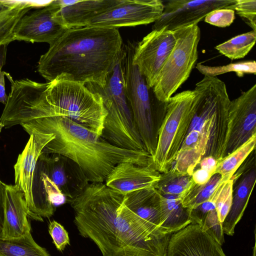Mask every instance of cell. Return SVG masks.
I'll return each instance as SVG.
<instances>
[{"instance_id": "obj_2", "label": "cell", "mask_w": 256, "mask_h": 256, "mask_svg": "<svg viewBox=\"0 0 256 256\" xmlns=\"http://www.w3.org/2000/svg\"><path fill=\"white\" fill-rule=\"evenodd\" d=\"M123 46L117 28H70L40 56L38 70L48 82L60 79L102 86Z\"/></svg>"}, {"instance_id": "obj_3", "label": "cell", "mask_w": 256, "mask_h": 256, "mask_svg": "<svg viewBox=\"0 0 256 256\" xmlns=\"http://www.w3.org/2000/svg\"><path fill=\"white\" fill-rule=\"evenodd\" d=\"M26 132L35 130L52 134L54 138L41 153L57 154L76 162L88 181L103 182L118 164L129 162L152 166V156L146 151L114 146L88 128L68 118L52 116L36 118L20 124Z\"/></svg>"}, {"instance_id": "obj_31", "label": "cell", "mask_w": 256, "mask_h": 256, "mask_svg": "<svg viewBox=\"0 0 256 256\" xmlns=\"http://www.w3.org/2000/svg\"><path fill=\"white\" fill-rule=\"evenodd\" d=\"M232 10L236 14L256 32V0H236Z\"/></svg>"}, {"instance_id": "obj_15", "label": "cell", "mask_w": 256, "mask_h": 256, "mask_svg": "<svg viewBox=\"0 0 256 256\" xmlns=\"http://www.w3.org/2000/svg\"><path fill=\"white\" fill-rule=\"evenodd\" d=\"M29 140L14 166V185L24 194L32 218L33 198L32 185L38 160L45 146L54 137L52 134H44L35 130L26 131Z\"/></svg>"}, {"instance_id": "obj_40", "label": "cell", "mask_w": 256, "mask_h": 256, "mask_svg": "<svg viewBox=\"0 0 256 256\" xmlns=\"http://www.w3.org/2000/svg\"><path fill=\"white\" fill-rule=\"evenodd\" d=\"M13 1L0 0V12L8 7Z\"/></svg>"}, {"instance_id": "obj_8", "label": "cell", "mask_w": 256, "mask_h": 256, "mask_svg": "<svg viewBox=\"0 0 256 256\" xmlns=\"http://www.w3.org/2000/svg\"><path fill=\"white\" fill-rule=\"evenodd\" d=\"M174 46L160 70L152 88L161 102H167L190 76L198 58L200 30L198 24L177 28Z\"/></svg>"}, {"instance_id": "obj_37", "label": "cell", "mask_w": 256, "mask_h": 256, "mask_svg": "<svg viewBox=\"0 0 256 256\" xmlns=\"http://www.w3.org/2000/svg\"><path fill=\"white\" fill-rule=\"evenodd\" d=\"M212 176V175L208 172L202 168L194 170L192 175L194 182L198 184H203L206 183Z\"/></svg>"}, {"instance_id": "obj_36", "label": "cell", "mask_w": 256, "mask_h": 256, "mask_svg": "<svg viewBox=\"0 0 256 256\" xmlns=\"http://www.w3.org/2000/svg\"><path fill=\"white\" fill-rule=\"evenodd\" d=\"M218 160L212 156H208L202 158L198 164L200 168L208 172L211 175H213L216 169Z\"/></svg>"}, {"instance_id": "obj_11", "label": "cell", "mask_w": 256, "mask_h": 256, "mask_svg": "<svg viewBox=\"0 0 256 256\" xmlns=\"http://www.w3.org/2000/svg\"><path fill=\"white\" fill-rule=\"evenodd\" d=\"M236 0H170L163 1L164 10L154 22L152 30L174 31L182 27L198 24L213 10L231 9Z\"/></svg>"}, {"instance_id": "obj_17", "label": "cell", "mask_w": 256, "mask_h": 256, "mask_svg": "<svg viewBox=\"0 0 256 256\" xmlns=\"http://www.w3.org/2000/svg\"><path fill=\"white\" fill-rule=\"evenodd\" d=\"M160 175L152 166L122 162L113 168L105 180V184L125 195L137 190L155 186Z\"/></svg>"}, {"instance_id": "obj_7", "label": "cell", "mask_w": 256, "mask_h": 256, "mask_svg": "<svg viewBox=\"0 0 256 256\" xmlns=\"http://www.w3.org/2000/svg\"><path fill=\"white\" fill-rule=\"evenodd\" d=\"M198 98L194 90H187L167 102L152 156L153 167L160 174L170 169L177 156L194 115Z\"/></svg>"}, {"instance_id": "obj_1", "label": "cell", "mask_w": 256, "mask_h": 256, "mask_svg": "<svg viewBox=\"0 0 256 256\" xmlns=\"http://www.w3.org/2000/svg\"><path fill=\"white\" fill-rule=\"evenodd\" d=\"M124 195L103 182H90L70 202L80 234L103 256H167L172 234L138 218L123 204Z\"/></svg>"}, {"instance_id": "obj_33", "label": "cell", "mask_w": 256, "mask_h": 256, "mask_svg": "<svg viewBox=\"0 0 256 256\" xmlns=\"http://www.w3.org/2000/svg\"><path fill=\"white\" fill-rule=\"evenodd\" d=\"M235 12L228 8H219L212 10L204 18V22L220 28L230 26L235 18Z\"/></svg>"}, {"instance_id": "obj_32", "label": "cell", "mask_w": 256, "mask_h": 256, "mask_svg": "<svg viewBox=\"0 0 256 256\" xmlns=\"http://www.w3.org/2000/svg\"><path fill=\"white\" fill-rule=\"evenodd\" d=\"M203 230L222 246L224 242L222 222L218 218L216 209L208 212L202 226Z\"/></svg>"}, {"instance_id": "obj_22", "label": "cell", "mask_w": 256, "mask_h": 256, "mask_svg": "<svg viewBox=\"0 0 256 256\" xmlns=\"http://www.w3.org/2000/svg\"><path fill=\"white\" fill-rule=\"evenodd\" d=\"M160 194V228L163 232L172 234L192 223L190 210L183 206L180 196Z\"/></svg>"}, {"instance_id": "obj_38", "label": "cell", "mask_w": 256, "mask_h": 256, "mask_svg": "<svg viewBox=\"0 0 256 256\" xmlns=\"http://www.w3.org/2000/svg\"><path fill=\"white\" fill-rule=\"evenodd\" d=\"M4 74V72H2L0 68V102L6 104L8 96L6 93Z\"/></svg>"}, {"instance_id": "obj_23", "label": "cell", "mask_w": 256, "mask_h": 256, "mask_svg": "<svg viewBox=\"0 0 256 256\" xmlns=\"http://www.w3.org/2000/svg\"><path fill=\"white\" fill-rule=\"evenodd\" d=\"M46 4H40L30 2L13 1L8 7L1 11L0 12V46L8 45L14 40L15 28L24 15L33 8L42 7Z\"/></svg>"}, {"instance_id": "obj_16", "label": "cell", "mask_w": 256, "mask_h": 256, "mask_svg": "<svg viewBox=\"0 0 256 256\" xmlns=\"http://www.w3.org/2000/svg\"><path fill=\"white\" fill-rule=\"evenodd\" d=\"M167 256H226L221 246L202 226L191 224L172 234Z\"/></svg>"}, {"instance_id": "obj_25", "label": "cell", "mask_w": 256, "mask_h": 256, "mask_svg": "<svg viewBox=\"0 0 256 256\" xmlns=\"http://www.w3.org/2000/svg\"><path fill=\"white\" fill-rule=\"evenodd\" d=\"M256 144V134L218 162L214 174H220L224 180L232 178L248 156L254 150Z\"/></svg>"}, {"instance_id": "obj_12", "label": "cell", "mask_w": 256, "mask_h": 256, "mask_svg": "<svg viewBox=\"0 0 256 256\" xmlns=\"http://www.w3.org/2000/svg\"><path fill=\"white\" fill-rule=\"evenodd\" d=\"M59 0H51L24 15L14 32V40L52 44L67 30L57 16Z\"/></svg>"}, {"instance_id": "obj_27", "label": "cell", "mask_w": 256, "mask_h": 256, "mask_svg": "<svg viewBox=\"0 0 256 256\" xmlns=\"http://www.w3.org/2000/svg\"><path fill=\"white\" fill-rule=\"evenodd\" d=\"M256 32L253 30L235 36L215 47L220 53L232 60L244 58L255 44Z\"/></svg>"}, {"instance_id": "obj_39", "label": "cell", "mask_w": 256, "mask_h": 256, "mask_svg": "<svg viewBox=\"0 0 256 256\" xmlns=\"http://www.w3.org/2000/svg\"><path fill=\"white\" fill-rule=\"evenodd\" d=\"M3 184L0 180V232H1L4 224V204H3V196H2V190Z\"/></svg>"}, {"instance_id": "obj_28", "label": "cell", "mask_w": 256, "mask_h": 256, "mask_svg": "<svg viewBox=\"0 0 256 256\" xmlns=\"http://www.w3.org/2000/svg\"><path fill=\"white\" fill-rule=\"evenodd\" d=\"M194 183L192 176L170 169L161 174L155 186L160 194L181 196Z\"/></svg>"}, {"instance_id": "obj_41", "label": "cell", "mask_w": 256, "mask_h": 256, "mask_svg": "<svg viewBox=\"0 0 256 256\" xmlns=\"http://www.w3.org/2000/svg\"><path fill=\"white\" fill-rule=\"evenodd\" d=\"M0 256H1L0 255Z\"/></svg>"}, {"instance_id": "obj_24", "label": "cell", "mask_w": 256, "mask_h": 256, "mask_svg": "<svg viewBox=\"0 0 256 256\" xmlns=\"http://www.w3.org/2000/svg\"><path fill=\"white\" fill-rule=\"evenodd\" d=\"M1 256H50L46 248L39 246L30 232L18 238H6L0 234Z\"/></svg>"}, {"instance_id": "obj_34", "label": "cell", "mask_w": 256, "mask_h": 256, "mask_svg": "<svg viewBox=\"0 0 256 256\" xmlns=\"http://www.w3.org/2000/svg\"><path fill=\"white\" fill-rule=\"evenodd\" d=\"M48 232L54 244L58 250L62 251L67 245L70 244V240L67 231L57 222H50Z\"/></svg>"}, {"instance_id": "obj_26", "label": "cell", "mask_w": 256, "mask_h": 256, "mask_svg": "<svg viewBox=\"0 0 256 256\" xmlns=\"http://www.w3.org/2000/svg\"><path fill=\"white\" fill-rule=\"evenodd\" d=\"M223 180L218 174H213L210 180L203 184L194 182L180 198L183 206L190 211L208 200Z\"/></svg>"}, {"instance_id": "obj_9", "label": "cell", "mask_w": 256, "mask_h": 256, "mask_svg": "<svg viewBox=\"0 0 256 256\" xmlns=\"http://www.w3.org/2000/svg\"><path fill=\"white\" fill-rule=\"evenodd\" d=\"M176 40L173 32L152 30L134 44L133 62L152 88L159 73L172 50Z\"/></svg>"}, {"instance_id": "obj_18", "label": "cell", "mask_w": 256, "mask_h": 256, "mask_svg": "<svg viewBox=\"0 0 256 256\" xmlns=\"http://www.w3.org/2000/svg\"><path fill=\"white\" fill-rule=\"evenodd\" d=\"M4 220L1 236L18 238L30 232V212L24 193L16 185L3 184Z\"/></svg>"}, {"instance_id": "obj_19", "label": "cell", "mask_w": 256, "mask_h": 256, "mask_svg": "<svg viewBox=\"0 0 256 256\" xmlns=\"http://www.w3.org/2000/svg\"><path fill=\"white\" fill-rule=\"evenodd\" d=\"M118 0H59L57 16L67 28L87 26L97 16L116 4Z\"/></svg>"}, {"instance_id": "obj_30", "label": "cell", "mask_w": 256, "mask_h": 256, "mask_svg": "<svg viewBox=\"0 0 256 256\" xmlns=\"http://www.w3.org/2000/svg\"><path fill=\"white\" fill-rule=\"evenodd\" d=\"M234 184L233 176L221 182L216 189V210L221 222L224 220L232 206Z\"/></svg>"}, {"instance_id": "obj_35", "label": "cell", "mask_w": 256, "mask_h": 256, "mask_svg": "<svg viewBox=\"0 0 256 256\" xmlns=\"http://www.w3.org/2000/svg\"><path fill=\"white\" fill-rule=\"evenodd\" d=\"M216 190L208 200L190 211V217L192 222V224H197L202 226L208 212L216 209Z\"/></svg>"}, {"instance_id": "obj_20", "label": "cell", "mask_w": 256, "mask_h": 256, "mask_svg": "<svg viewBox=\"0 0 256 256\" xmlns=\"http://www.w3.org/2000/svg\"><path fill=\"white\" fill-rule=\"evenodd\" d=\"M122 203L138 218L161 230L160 194L154 186L126 194Z\"/></svg>"}, {"instance_id": "obj_4", "label": "cell", "mask_w": 256, "mask_h": 256, "mask_svg": "<svg viewBox=\"0 0 256 256\" xmlns=\"http://www.w3.org/2000/svg\"><path fill=\"white\" fill-rule=\"evenodd\" d=\"M48 83L32 120L64 117L100 136L107 115L100 96L89 90L85 84L76 82L55 79Z\"/></svg>"}, {"instance_id": "obj_21", "label": "cell", "mask_w": 256, "mask_h": 256, "mask_svg": "<svg viewBox=\"0 0 256 256\" xmlns=\"http://www.w3.org/2000/svg\"><path fill=\"white\" fill-rule=\"evenodd\" d=\"M256 180L254 168L242 177L233 192L232 200L229 212L222 222L224 234L232 236L234 228L240 220L248 205Z\"/></svg>"}, {"instance_id": "obj_13", "label": "cell", "mask_w": 256, "mask_h": 256, "mask_svg": "<svg viewBox=\"0 0 256 256\" xmlns=\"http://www.w3.org/2000/svg\"><path fill=\"white\" fill-rule=\"evenodd\" d=\"M225 156L256 134V84L230 100ZM224 156V157H225Z\"/></svg>"}, {"instance_id": "obj_6", "label": "cell", "mask_w": 256, "mask_h": 256, "mask_svg": "<svg viewBox=\"0 0 256 256\" xmlns=\"http://www.w3.org/2000/svg\"><path fill=\"white\" fill-rule=\"evenodd\" d=\"M134 44L128 42L124 48L125 93L134 123L146 151L152 156L157 140L154 129L156 116L162 118L167 102L158 100L144 77L133 62Z\"/></svg>"}, {"instance_id": "obj_5", "label": "cell", "mask_w": 256, "mask_h": 256, "mask_svg": "<svg viewBox=\"0 0 256 256\" xmlns=\"http://www.w3.org/2000/svg\"><path fill=\"white\" fill-rule=\"evenodd\" d=\"M124 60L123 46L116 63L107 74L104 85H85L100 96L107 112L100 136L110 144L122 148L146 151L126 97Z\"/></svg>"}, {"instance_id": "obj_14", "label": "cell", "mask_w": 256, "mask_h": 256, "mask_svg": "<svg viewBox=\"0 0 256 256\" xmlns=\"http://www.w3.org/2000/svg\"><path fill=\"white\" fill-rule=\"evenodd\" d=\"M36 166L56 185L69 202L89 184L76 162L59 154L41 153Z\"/></svg>"}, {"instance_id": "obj_10", "label": "cell", "mask_w": 256, "mask_h": 256, "mask_svg": "<svg viewBox=\"0 0 256 256\" xmlns=\"http://www.w3.org/2000/svg\"><path fill=\"white\" fill-rule=\"evenodd\" d=\"M164 5L161 0H118L92 18L87 26L118 28L148 24L158 20Z\"/></svg>"}, {"instance_id": "obj_29", "label": "cell", "mask_w": 256, "mask_h": 256, "mask_svg": "<svg viewBox=\"0 0 256 256\" xmlns=\"http://www.w3.org/2000/svg\"><path fill=\"white\" fill-rule=\"evenodd\" d=\"M196 68L204 76L215 77L229 72H234L237 76H243L244 74H256V62L248 60L232 63L226 66H211L198 63Z\"/></svg>"}]
</instances>
